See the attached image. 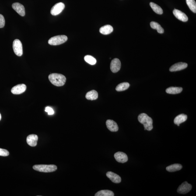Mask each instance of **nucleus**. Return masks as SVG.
Segmentation results:
<instances>
[{"instance_id":"f257e3e1","label":"nucleus","mask_w":196,"mask_h":196,"mask_svg":"<svg viewBox=\"0 0 196 196\" xmlns=\"http://www.w3.org/2000/svg\"><path fill=\"white\" fill-rule=\"evenodd\" d=\"M48 78L52 84L57 86H63L66 81L65 77L61 74H52L49 75Z\"/></svg>"},{"instance_id":"f03ea898","label":"nucleus","mask_w":196,"mask_h":196,"mask_svg":"<svg viewBox=\"0 0 196 196\" xmlns=\"http://www.w3.org/2000/svg\"><path fill=\"white\" fill-rule=\"evenodd\" d=\"M138 120L140 123L144 125L145 130L151 131L153 129L152 118L145 113H141L138 116Z\"/></svg>"},{"instance_id":"7ed1b4c3","label":"nucleus","mask_w":196,"mask_h":196,"mask_svg":"<svg viewBox=\"0 0 196 196\" xmlns=\"http://www.w3.org/2000/svg\"><path fill=\"white\" fill-rule=\"evenodd\" d=\"M33 168L34 170L39 172L50 173L56 170L57 167L54 165H37L33 166Z\"/></svg>"},{"instance_id":"20e7f679","label":"nucleus","mask_w":196,"mask_h":196,"mask_svg":"<svg viewBox=\"0 0 196 196\" xmlns=\"http://www.w3.org/2000/svg\"><path fill=\"white\" fill-rule=\"evenodd\" d=\"M68 39L67 36L64 35L54 36L49 39V44L52 46H57L63 44L66 42Z\"/></svg>"},{"instance_id":"39448f33","label":"nucleus","mask_w":196,"mask_h":196,"mask_svg":"<svg viewBox=\"0 0 196 196\" xmlns=\"http://www.w3.org/2000/svg\"><path fill=\"white\" fill-rule=\"evenodd\" d=\"M13 49L15 54L21 56L23 54V47L21 42L19 39H15L13 42Z\"/></svg>"},{"instance_id":"423d86ee","label":"nucleus","mask_w":196,"mask_h":196,"mask_svg":"<svg viewBox=\"0 0 196 196\" xmlns=\"http://www.w3.org/2000/svg\"><path fill=\"white\" fill-rule=\"evenodd\" d=\"M65 8V5L62 2L55 4L51 8V13L54 16H56L61 13Z\"/></svg>"},{"instance_id":"0eeeda50","label":"nucleus","mask_w":196,"mask_h":196,"mask_svg":"<svg viewBox=\"0 0 196 196\" xmlns=\"http://www.w3.org/2000/svg\"><path fill=\"white\" fill-rule=\"evenodd\" d=\"M191 184L187 182L183 183L178 189L177 192L181 194H186L190 192L192 189Z\"/></svg>"},{"instance_id":"6e6552de","label":"nucleus","mask_w":196,"mask_h":196,"mask_svg":"<svg viewBox=\"0 0 196 196\" xmlns=\"http://www.w3.org/2000/svg\"><path fill=\"white\" fill-rule=\"evenodd\" d=\"M121 67V61L119 59L115 58L112 61L110 68L112 72L117 73L118 72Z\"/></svg>"},{"instance_id":"1a4fd4ad","label":"nucleus","mask_w":196,"mask_h":196,"mask_svg":"<svg viewBox=\"0 0 196 196\" xmlns=\"http://www.w3.org/2000/svg\"><path fill=\"white\" fill-rule=\"evenodd\" d=\"M27 87L24 84H20L14 86L11 90L12 93L14 95H19L26 91Z\"/></svg>"},{"instance_id":"9d476101","label":"nucleus","mask_w":196,"mask_h":196,"mask_svg":"<svg viewBox=\"0 0 196 196\" xmlns=\"http://www.w3.org/2000/svg\"><path fill=\"white\" fill-rule=\"evenodd\" d=\"M187 66L188 64L186 63L183 62L176 63L170 67L169 70L172 72L181 71L187 68Z\"/></svg>"},{"instance_id":"9b49d317","label":"nucleus","mask_w":196,"mask_h":196,"mask_svg":"<svg viewBox=\"0 0 196 196\" xmlns=\"http://www.w3.org/2000/svg\"><path fill=\"white\" fill-rule=\"evenodd\" d=\"M115 159L118 162L124 163L128 161V157L125 153L122 152H118L114 154Z\"/></svg>"},{"instance_id":"f8f14e48","label":"nucleus","mask_w":196,"mask_h":196,"mask_svg":"<svg viewBox=\"0 0 196 196\" xmlns=\"http://www.w3.org/2000/svg\"><path fill=\"white\" fill-rule=\"evenodd\" d=\"M173 13L176 18L181 21L186 22L188 20V17L186 14L178 10L175 9L173 11Z\"/></svg>"},{"instance_id":"ddd939ff","label":"nucleus","mask_w":196,"mask_h":196,"mask_svg":"<svg viewBox=\"0 0 196 196\" xmlns=\"http://www.w3.org/2000/svg\"><path fill=\"white\" fill-rule=\"evenodd\" d=\"M12 7L21 16L25 15V8L23 5L19 3H15L12 4Z\"/></svg>"},{"instance_id":"4468645a","label":"nucleus","mask_w":196,"mask_h":196,"mask_svg":"<svg viewBox=\"0 0 196 196\" xmlns=\"http://www.w3.org/2000/svg\"><path fill=\"white\" fill-rule=\"evenodd\" d=\"M106 176L108 178L111 180L113 182L119 183L121 181V178L118 175L111 171H108L106 173Z\"/></svg>"},{"instance_id":"2eb2a0df","label":"nucleus","mask_w":196,"mask_h":196,"mask_svg":"<svg viewBox=\"0 0 196 196\" xmlns=\"http://www.w3.org/2000/svg\"><path fill=\"white\" fill-rule=\"evenodd\" d=\"M106 127L109 130L112 132H116L118 130L117 123L112 120H108L106 121Z\"/></svg>"},{"instance_id":"dca6fc26","label":"nucleus","mask_w":196,"mask_h":196,"mask_svg":"<svg viewBox=\"0 0 196 196\" xmlns=\"http://www.w3.org/2000/svg\"><path fill=\"white\" fill-rule=\"evenodd\" d=\"M37 136L35 134H31L27 138V142L28 145L32 147L36 146L37 144Z\"/></svg>"},{"instance_id":"f3484780","label":"nucleus","mask_w":196,"mask_h":196,"mask_svg":"<svg viewBox=\"0 0 196 196\" xmlns=\"http://www.w3.org/2000/svg\"><path fill=\"white\" fill-rule=\"evenodd\" d=\"M113 29L110 25H106L101 27L100 32L103 35H108L113 31Z\"/></svg>"},{"instance_id":"a211bd4d","label":"nucleus","mask_w":196,"mask_h":196,"mask_svg":"<svg viewBox=\"0 0 196 196\" xmlns=\"http://www.w3.org/2000/svg\"><path fill=\"white\" fill-rule=\"evenodd\" d=\"M182 90L183 88L182 87L171 86L167 88L166 92L167 93L170 94H177L181 93Z\"/></svg>"},{"instance_id":"6ab92c4d","label":"nucleus","mask_w":196,"mask_h":196,"mask_svg":"<svg viewBox=\"0 0 196 196\" xmlns=\"http://www.w3.org/2000/svg\"><path fill=\"white\" fill-rule=\"evenodd\" d=\"M187 118V116L186 114H182L179 115L175 118L174 120V123L177 125H180L181 123L186 121Z\"/></svg>"},{"instance_id":"aec40b11","label":"nucleus","mask_w":196,"mask_h":196,"mask_svg":"<svg viewBox=\"0 0 196 196\" xmlns=\"http://www.w3.org/2000/svg\"><path fill=\"white\" fill-rule=\"evenodd\" d=\"M85 97L88 100H96L98 97V92L94 90L91 91L86 94Z\"/></svg>"},{"instance_id":"412c9836","label":"nucleus","mask_w":196,"mask_h":196,"mask_svg":"<svg viewBox=\"0 0 196 196\" xmlns=\"http://www.w3.org/2000/svg\"><path fill=\"white\" fill-rule=\"evenodd\" d=\"M182 166L180 164H174L167 166L166 168V170L170 172H173L181 170Z\"/></svg>"},{"instance_id":"4be33fe9","label":"nucleus","mask_w":196,"mask_h":196,"mask_svg":"<svg viewBox=\"0 0 196 196\" xmlns=\"http://www.w3.org/2000/svg\"><path fill=\"white\" fill-rule=\"evenodd\" d=\"M151 28L152 29H156L158 33H163L164 32V30L161 26L159 24L155 22H152L150 23Z\"/></svg>"},{"instance_id":"5701e85b","label":"nucleus","mask_w":196,"mask_h":196,"mask_svg":"<svg viewBox=\"0 0 196 196\" xmlns=\"http://www.w3.org/2000/svg\"><path fill=\"white\" fill-rule=\"evenodd\" d=\"M95 196H114V193L109 190H102L97 192Z\"/></svg>"},{"instance_id":"b1692460","label":"nucleus","mask_w":196,"mask_h":196,"mask_svg":"<svg viewBox=\"0 0 196 196\" xmlns=\"http://www.w3.org/2000/svg\"><path fill=\"white\" fill-rule=\"evenodd\" d=\"M129 84L127 82H122L116 86V89L118 92L123 91L127 90L129 87Z\"/></svg>"},{"instance_id":"393cba45","label":"nucleus","mask_w":196,"mask_h":196,"mask_svg":"<svg viewBox=\"0 0 196 196\" xmlns=\"http://www.w3.org/2000/svg\"><path fill=\"white\" fill-rule=\"evenodd\" d=\"M151 8H152L154 12L158 14H162L163 13V11L162 8L159 5L153 2H150V3Z\"/></svg>"},{"instance_id":"a878e982","label":"nucleus","mask_w":196,"mask_h":196,"mask_svg":"<svg viewBox=\"0 0 196 196\" xmlns=\"http://www.w3.org/2000/svg\"><path fill=\"white\" fill-rule=\"evenodd\" d=\"M187 5L192 12H196V3L195 0H186Z\"/></svg>"},{"instance_id":"bb28decb","label":"nucleus","mask_w":196,"mask_h":196,"mask_svg":"<svg viewBox=\"0 0 196 196\" xmlns=\"http://www.w3.org/2000/svg\"><path fill=\"white\" fill-rule=\"evenodd\" d=\"M85 61L91 65H94L96 64V60L94 57L91 55H86L84 57Z\"/></svg>"},{"instance_id":"cd10ccee","label":"nucleus","mask_w":196,"mask_h":196,"mask_svg":"<svg viewBox=\"0 0 196 196\" xmlns=\"http://www.w3.org/2000/svg\"><path fill=\"white\" fill-rule=\"evenodd\" d=\"M9 154V152L8 150L0 148V156L6 157L8 156Z\"/></svg>"},{"instance_id":"c85d7f7f","label":"nucleus","mask_w":196,"mask_h":196,"mask_svg":"<svg viewBox=\"0 0 196 196\" xmlns=\"http://www.w3.org/2000/svg\"><path fill=\"white\" fill-rule=\"evenodd\" d=\"M5 19L2 15L0 14V28H3L5 25Z\"/></svg>"},{"instance_id":"c756f323","label":"nucleus","mask_w":196,"mask_h":196,"mask_svg":"<svg viewBox=\"0 0 196 196\" xmlns=\"http://www.w3.org/2000/svg\"><path fill=\"white\" fill-rule=\"evenodd\" d=\"M45 111L48 113L49 115H51L54 114V111L52 108L47 106L45 109Z\"/></svg>"},{"instance_id":"7c9ffc66","label":"nucleus","mask_w":196,"mask_h":196,"mask_svg":"<svg viewBox=\"0 0 196 196\" xmlns=\"http://www.w3.org/2000/svg\"><path fill=\"white\" fill-rule=\"evenodd\" d=\"M1 118H2V117H1V113H0V121H1Z\"/></svg>"}]
</instances>
